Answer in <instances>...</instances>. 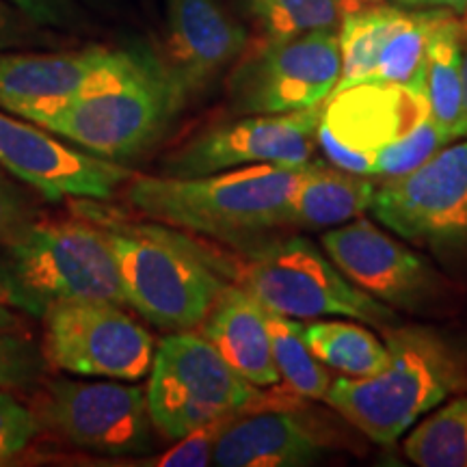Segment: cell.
<instances>
[{
    "mask_svg": "<svg viewBox=\"0 0 467 467\" xmlns=\"http://www.w3.org/2000/svg\"><path fill=\"white\" fill-rule=\"evenodd\" d=\"M184 109L159 50L109 48L42 128L100 159L121 162L150 150Z\"/></svg>",
    "mask_w": 467,
    "mask_h": 467,
    "instance_id": "1",
    "label": "cell"
},
{
    "mask_svg": "<svg viewBox=\"0 0 467 467\" xmlns=\"http://www.w3.org/2000/svg\"><path fill=\"white\" fill-rule=\"evenodd\" d=\"M306 167L247 165L195 178L132 175L126 195L154 223L243 244L288 225L290 200Z\"/></svg>",
    "mask_w": 467,
    "mask_h": 467,
    "instance_id": "2",
    "label": "cell"
},
{
    "mask_svg": "<svg viewBox=\"0 0 467 467\" xmlns=\"http://www.w3.org/2000/svg\"><path fill=\"white\" fill-rule=\"evenodd\" d=\"M389 361L370 377L331 381L325 402L381 446L407 433L431 409L467 389V364L451 340L429 327H385Z\"/></svg>",
    "mask_w": 467,
    "mask_h": 467,
    "instance_id": "3",
    "label": "cell"
},
{
    "mask_svg": "<svg viewBox=\"0 0 467 467\" xmlns=\"http://www.w3.org/2000/svg\"><path fill=\"white\" fill-rule=\"evenodd\" d=\"M96 217L128 306L169 334L197 329L225 285L213 254L167 225Z\"/></svg>",
    "mask_w": 467,
    "mask_h": 467,
    "instance_id": "4",
    "label": "cell"
},
{
    "mask_svg": "<svg viewBox=\"0 0 467 467\" xmlns=\"http://www.w3.org/2000/svg\"><path fill=\"white\" fill-rule=\"evenodd\" d=\"M0 290L37 318L61 301L126 303L113 251L93 221H31L0 243Z\"/></svg>",
    "mask_w": 467,
    "mask_h": 467,
    "instance_id": "5",
    "label": "cell"
},
{
    "mask_svg": "<svg viewBox=\"0 0 467 467\" xmlns=\"http://www.w3.org/2000/svg\"><path fill=\"white\" fill-rule=\"evenodd\" d=\"M214 262L221 273H232L238 285L266 309L284 317H344L379 329L399 325L392 307L350 284L334 262L303 236L275 238L232 260H221L214 254Z\"/></svg>",
    "mask_w": 467,
    "mask_h": 467,
    "instance_id": "6",
    "label": "cell"
},
{
    "mask_svg": "<svg viewBox=\"0 0 467 467\" xmlns=\"http://www.w3.org/2000/svg\"><path fill=\"white\" fill-rule=\"evenodd\" d=\"M145 396L154 429L173 441L271 402L192 329L171 331L154 350Z\"/></svg>",
    "mask_w": 467,
    "mask_h": 467,
    "instance_id": "7",
    "label": "cell"
},
{
    "mask_svg": "<svg viewBox=\"0 0 467 467\" xmlns=\"http://www.w3.org/2000/svg\"><path fill=\"white\" fill-rule=\"evenodd\" d=\"M342 72L336 31H312L285 39H266L243 57L230 78V98L238 113H292L323 104Z\"/></svg>",
    "mask_w": 467,
    "mask_h": 467,
    "instance_id": "8",
    "label": "cell"
},
{
    "mask_svg": "<svg viewBox=\"0 0 467 467\" xmlns=\"http://www.w3.org/2000/svg\"><path fill=\"white\" fill-rule=\"evenodd\" d=\"M44 355L58 370L113 381L150 375L154 337L110 301H61L44 314Z\"/></svg>",
    "mask_w": 467,
    "mask_h": 467,
    "instance_id": "9",
    "label": "cell"
},
{
    "mask_svg": "<svg viewBox=\"0 0 467 467\" xmlns=\"http://www.w3.org/2000/svg\"><path fill=\"white\" fill-rule=\"evenodd\" d=\"M424 117H429V100L422 67L409 83L353 85L325 100L318 148L334 167L372 175L377 151L405 137Z\"/></svg>",
    "mask_w": 467,
    "mask_h": 467,
    "instance_id": "10",
    "label": "cell"
},
{
    "mask_svg": "<svg viewBox=\"0 0 467 467\" xmlns=\"http://www.w3.org/2000/svg\"><path fill=\"white\" fill-rule=\"evenodd\" d=\"M39 422L80 451L107 457L154 451L148 396L137 385L57 379L46 385Z\"/></svg>",
    "mask_w": 467,
    "mask_h": 467,
    "instance_id": "11",
    "label": "cell"
},
{
    "mask_svg": "<svg viewBox=\"0 0 467 467\" xmlns=\"http://www.w3.org/2000/svg\"><path fill=\"white\" fill-rule=\"evenodd\" d=\"M370 210L409 243L440 249L467 243V141L443 145L413 171L383 180Z\"/></svg>",
    "mask_w": 467,
    "mask_h": 467,
    "instance_id": "12",
    "label": "cell"
},
{
    "mask_svg": "<svg viewBox=\"0 0 467 467\" xmlns=\"http://www.w3.org/2000/svg\"><path fill=\"white\" fill-rule=\"evenodd\" d=\"M323 104L292 113L249 115L208 128L167 156L162 173L195 178L247 165H306L318 145Z\"/></svg>",
    "mask_w": 467,
    "mask_h": 467,
    "instance_id": "13",
    "label": "cell"
},
{
    "mask_svg": "<svg viewBox=\"0 0 467 467\" xmlns=\"http://www.w3.org/2000/svg\"><path fill=\"white\" fill-rule=\"evenodd\" d=\"M0 165L50 202L110 200L134 171L69 148L57 134L0 109Z\"/></svg>",
    "mask_w": 467,
    "mask_h": 467,
    "instance_id": "14",
    "label": "cell"
},
{
    "mask_svg": "<svg viewBox=\"0 0 467 467\" xmlns=\"http://www.w3.org/2000/svg\"><path fill=\"white\" fill-rule=\"evenodd\" d=\"M320 244L350 284L389 307L418 309L440 290L433 266L370 219L358 217L325 232Z\"/></svg>",
    "mask_w": 467,
    "mask_h": 467,
    "instance_id": "15",
    "label": "cell"
},
{
    "mask_svg": "<svg viewBox=\"0 0 467 467\" xmlns=\"http://www.w3.org/2000/svg\"><path fill=\"white\" fill-rule=\"evenodd\" d=\"M162 11L159 55L186 107L243 57L249 35L225 0H162Z\"/></svg>",
    "mask_w": 467,
    "mask_h": 467,
    "instance_id": "16",
    "label": "cell"
},
{
    "mask_svg": "<svg viewBox=\"0 0 467 467\" xmlns=\"http://www.w3.org/2000/svg\"><path fill=\"white\" fill-rule=\"evenodd\" d=\"M107 52V46L0 50V109L39 126L80 89Z\"/></svg>",
    "mask_w": 467,
    "mask_h": 467,
    "instance_id": "17",
    "label": "cell"
},
{
    "mask_svg": "<svg viewBox=\"0 0 467 467\" xmlns=\"http://www.w3.org/2000/svg\"><path fill=\"white\" fill-rule=\"evenodd\" d=\"M327 437L295 407H265L223 424L214 441L213 465L301 467L323 457Z\"/></svg>",
    "mask_w": 467,
    "mask_h": 467,
    "instance_id": "18",
    "label": "cell"
},
{
    "mask_svg": "<svg viewBox=\"0 0 467 467\" xmlns=\"http://www.w3.org/2000/svg\"><path fill=\"white\" fill-rule=\"evenodd\" d=\"M202 334L213 342L221 358L255 388L277 385L266 307L241 285H223L203 318Z\"/></svg>",
    "mask_w": 467,
    "mask_h": 467,
    "instance_id": "19",
    "label": "cell"
},
{
    "mask_svg": "<svg viewBox=\"0 0 467 467\" xmlns=\"http://www.w3.org/2000/svg\"><path fill=\"white\" fill-rule=\"evenodd\" d=\"M377 186L372 175L307 162L290 200L288 225L325 230L348 223L370 210Z\"/></svg>",
    "mask_w": 467,
    "mask_h": 467,
    "instance_id": "20",
    "label": "cell"
},
{
    "mask_svg": "<svg viewBox=\"0 0 467 467\" xmlns=\"http://www.w3.org/2000/svg\"><path fill=\"white\" fill-rule=\"evenodd\" d=\"M461 58H463V26L459 16L448 14L431 35L422 66L429 115L448 143L467 134Z\"/></svg>",
    "mask_w": 467,
    "mask_h": 467,
    "instance_id": "21",
    "label": "cell"
},
{
    "mask_svg": "<svg viewBox=\"0 0 467 467\" xmlns=\"http://www.w3.org/2000/svg\"><path fill=\"white\" fill-rule=\"evenodd\" d=\"M309 350L344 377H370L389 361V348L375 334L344 320H317L303 327Z\"/></svg>",
    "mask_w": 467,
    "mask_h": 467,
    "instance_id": "22",
    "label": "cell"
},
{
    "mask_svg": "<svg viewBox=\"0 0 467 467\" xmlns=\"http://www.w3.org/2000/svg\"><path fill=\"white\" fill-rule=\"evenodd\" d=\"M271 353L285 389L299 399L323 400L331 379L327 366L307 347L303 325L296 318L266 309Z\"/></svg>",
    "mask_w": 467,
    "mask_h": 467,
    "instance_id": "23",
    "label": "cell"
},
{
    "mask_svg": "<svg viewBox=\"0 0 467 467\" xmlns=\"http://www.w3.org/2000/svg\"><path fill=\"white\" fill-rule=\"evenodd\" d=\"M451 11L400 7L368 83H409L422 67L426 46Z\"/></svg>",
    "mask_w": 467,
    "mask_h": 467,
    "instance_id": "24",
    "label": "cell"
},
{
    "mask_svg": "<svg viewBox=\"0 0 467 467\" xmlns=\"http://www.w3.org/2000/svg\"><path fill=\"white\" fill-rule=\"evenodd\" d=\"M399 11V5H375V7H361L344 14L337 33L342 72L331 93L368 83Z\"/></svg>",
    "mask_w": 467,
    "mask_h": 467,
    "instance_id": "25",
    "label": "cell"
},
{
    "mask_svg": "<svg viewBox=\"0 0 467 467\" xmlns=\"http://www.w3.org/2000/svg\"><path fill=\"white\" fill-rule=\"evenodd\" d=\"M405 454L420 467H467V396L424 418L407 435Z\"/></svg>",
    "mask_w": 467,
    "mask_h": 467,
    "instance_id": "26",
    "label": "cell"
},
{
    "mask_svg": "<svg viewBox=\"0 0 467 467\" xmlns=\"http://www.w3.org/2000/svg\"><path fill=\"white\" fill-rule=\"evenodd\" d=\"M241 7L266 39L334 31L340 0H241Z\"/></svg>",
    "mask_w": 467,
    "mask_h": 467,
    "instance_id": "27",
    "label": "cell"
},
{
    "mask_svg": "<svg viewBox=\"0 0 467 467\" xmlns=\"http://www.w3.org/2000/svg\"><path fill=\"white\" fill-rule=\"evenodd\" d=\"M443 145H448V141L443 139L440 128L431 119V115L424 117L405 137L377 151L375 161H372V178L389 180L413 171L437 154Z\"/></svg>",
    "mask_w": 467,
    "mask_h": 467,
    "instance_id": "28",
    "label": "cell"
},
{
    "mask_svg": "<svg viewBox=\"0 0 467 467\" xmlns=\"http://www.w3.org/2000/svg\"><path fill=\"white\" fill-rule=\"evenodd\" d=\"M44 370V355L31 340L0 331V389L26 388Z\"/></svg>",
    "mask_w": 467,
    "mask_h": 467,
    "instance_id": "29",
    "label": "cell"
},
{
    "mask_svg": "<svg viewBox=\"0 0 467 467\" xmlns=\"http://www.w3.org/2000/svg\"><path fill=\"white\" fill-rule=\"evenodd\" d=\"M66 44V35L35 25L7 0H0V50H52Z\"/></svg>",
    "mask_w": 467,
    "mask_h": 467,
    "instance_id": "30",
    "label": "cell"
},
{
    "mask_svg": "<svg viewBox=\"0 0 467 467\" xmlns=\"http://www.w3.org/2000/svg\"><path fill=\"white\" fill-rule=\"evenodd\" d=\"M42 429L37 416L16 400L9 389H0V465L9 463L35 440Z\"/></svg>",
    "mask_w": 467,
    "mask_h": 467,
    "instance_id": "31",
    "label": "cell"
},
{
    "mask_svg": "<svg viewBox=\"0 0 467 467\" xmlns=\"http://www.w3.org/2000/svg\"><path fill=\"white\" fill-rule=\"evenodd\" d=\"M35 25L58 33H78L89 28V17L80 0H7Z\"/></svg>",
    "mask_w": 467,
    "mask_h": 467,
    "instance_id": "32",
    "label": "cell"
},
{
    "mask_svg": "<svg viewBox=\"0 0 467 467\" xmlns=\"http://www.w3.org/2000/svg\"><path fill=\"white\" fill-rule=\"evenodd\" d=\"M230 420H221V422H213L195 429L192 433L184 435L178 440L173 448H169L165 454L156 457V461H148L145 465H162V467H203L213 463V451L214 441L223 429V424Z\"/></svg>",
    "mask_w": 467,
    "mask_h": 467,
    "instance_id": "33",
    "label": "cell"
},
{
    "mask_svg": "<svg viewBox=\"0 0 467 467\" xmlns=\"http://www.w3.org/2000/svg\"><path fill=\"white\" fill-rule=\"evenodd\" d=\"M35 217L31 195L17 184L7 169L0 165V243L26 227Z\"/></svg>",
    "mask_w": 467,
    "mask_h": 467,
    "instance_id": "34",
    "label": "cell"
},
{
    "mask_svg": "<svg viewBox=\"0 0 467 467\" xmlns=\"http://www.w3.org/2000/svg\"><path fill=\"white\" fill-rule=\"evenodd\" d=\"M394 5L405 9H446L459 17L467 11V0H394Z\"/></svg>",
    "mask_w": 467,
    "mask_h": 467,
    "instance_id": "35",
    "label": "cell"
},
{
    "mask_svg": "<svg viewBox=\"0 0 467 467\" xmlns=\"http://www.w3.org/2000/svg\"><path fill=\"white\" fill-rule=\"evenodd\" d=\"M16 325H17L16 314L11 312V307H9L7 299H5L3 290H0V331H9V329H14Z\"/></svg>",
    "mask_w": 467,
    "mask_h": 467,
    "instance_id": "36",
    "label": "cell"
},
{
    "mask_svg": "<svg viewBox=\"0 0 467 467\" xmlns=\"http://www.w3.org/2000/svg\"><path fill=\"white\" fill-rule=\"evenodd\" d=\"M461 67H463V104L467 117V33H463V58H461Z\"/></svg>",
    "mask_w": 467,
    "mask_h": 467,
    "instance_id": "37",
    "label": "cell"
},
{
    "mask_svg": "<svg viewBox=\"0 0 467 467\" xmlns=\"http://www.w3.org/2000/svg\"><path fill=\"white\" fill-rule=\"evenodd\" d=\"M459 20H461V26H463V33H467V11L459 17Z\"/></svg>",
    "mask_w": 467,
    "mask_h": 467,
    "instance_id": "38",
    "label": "cell"
},
{
    "mask_svg": "<svg viewBox=\"0 0 467 467\" xmlns=\"http://www.w3.org/2000/svg\"><path fill=\"white\" fill-rule=\"evenodd\" d=\"M139 3H143L145 9H151L154 7V0H139Z\"/></svg>",
    "mask_w": 467,
    "mask_h": 467,
    "instance_id": "39",
    "label": "cell"
},
{
    "mask_svg": "<svg viewBox=\"0 0 467 467\" xmlns=\"http://www.w3.org/2000/svg\"><path fill=\"white\" fill-rule=\"evenodd\" d=\"M370 3H379V0H370Z\"/></svg>",
    "mask_w": 467,
    "mask_h": 467,
    "instance_id": "40",
    "label": "cell"
}]
</instances>
